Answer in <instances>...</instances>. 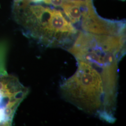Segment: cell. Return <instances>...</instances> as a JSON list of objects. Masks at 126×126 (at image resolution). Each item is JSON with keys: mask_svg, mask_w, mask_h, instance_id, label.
I'll list each match as a JSON object with an SVG mask.
<instances>
[{"mask_svg": "<svg viewBox=\"0 0 126 126\" xmlns=\"http://www.w3.org/2000/svg\"><path fill=\"white\" fill-rule=\"evenodd\" d=\"M76 71L60 85L66 101L101 121L113 124L116 118L118 66L77 61Z\"/></svg>", "mask_w": 126, "mask_h": 126, "instance_id": "obj_1", "label": "cell"}, {"mask_svg": "<svg viewBox=\"0 0 126 126\" xmlns=\"http://www.w3.org/2000/svg\"><path fill=\"white\" fill-rule=\"evenodd\" d=\"M14 9L23 34L45 47L67 50L78 35L79 31L60 10L24 0L15 1Z\"/></svg>", "mask_w": 126, "mask_h": 126, "instance_id": "obj_2", "label": "cell"}, {"mask_svg": "<svg viewBox=\"0 0 126 126\" xmlns=\"http://www.w3.org/2000/svg\"><path fill=\"white\" fill-rule=\"evenodd\" d=\"M67 51L77 61L119 65L126 54V34L100 35L79 31Z\"/></svg>", "mask_w": 126, "mask_h": 126, "instance_id": "obj_3", "label": "cell"}, {"mask_svg": "<svg viewBox=\"0 0 126 126\" xmlns=\"http://www.w3.org/2000/svg\"><path fill=\"white\" fill-rule=\"evenodd\" d=\"M29 92L16 77L0 74V126L12 125L17 108Z\"/></svg>", "mask_w": 126, "mask_h": 126, "instance_id": "obj_4", "label": "cell"}, {"mask_svg": "<svg viewBox=\"0 0 126 126\" xmlns=\"http://www.w3.org/2000/svg\"><path fill=\"white\" fill-rule=\"evenodd\" d=\"M79 31L95 34L121 35L125 34L126 23L124 21L106 20L97 14L92 0H85L82 9Z\"/></svg>", "mask_w": 126, "mask_h": 126, "instance_id": "obj_5", "label": "cell"}, {"mask_svg": "<svg viewBox=\"0 0 126 126\" xmlns=\"http://www.w3.org/2000/svg\"><path fill=\"white\" fill-rule=\"evenodd\" d=\"M85 4V0H64L60 7L69 21L76 28L79 26Z\"/></svg>", "mask_w": 126, "mask_h": 126, "instance_id": "obj_6", "label": "cell"}, {"mask_svg": "<svg viewBox=\"0 0 126 126\" xmlns=\"http://www.w3.org/2000/svg\"></svg>", "mask_w": 126, "mask_h": 126, "instance_id": "obj_7", "label": "cell"}]
</instances>
